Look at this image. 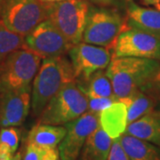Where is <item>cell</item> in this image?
<instances>
[{"label":"cell","instance_id":"6da1fadb","mask_svg":"<svg viewBox=\"0 0 160 160\" xmlns=\"http://www.w3.org/2000/svg\"><path fill=\"white\" fill-rule=\"evenodd\" d=\"M160 67V62L138 57H112L106 74L112 83L118 100L142 90Z\"/></svg>","mask_w":160,"mask_h":160},{"label":"cell","instance_id":"7a4b0ae2","mask_svg":"<svg viewBox=\"0 0 160 160\" xmlns=\"http://www.w3.org/2000/svg\"><path fill=\"white\" fill-rule=\"evenodd\" d=\"M76 82L72 65L66 55L44 59L31 86V109L38 117L58 92Z\"/></svg>","mask_w":160,"mask_h":160},{"label":"cell","instance_id":"3957f363","mask_svg":"<svg viewBox=\"0 0 160 160\" xmlns=\"http://www.w3.org/2000/svg\"><path fill=\"white\" fill-rule=\"evenodd\" d=\"M46 19L65 37L71 45L83 40L89 5L86 0H64L55 3H42Z\"/></svg>","mask_w":160,"mask_h":160},{"label":"cell","instance_id":"277c9868","mask_svg":"<svg viewBox=\"0 0 160 160\" xmlns=\"http://www.w3.org/2000/svg\"><path fill=\"white\" fill-rule=\"evenodd\" d=\"M88 110V99L76 82L64 86L38 116V124L64 126Z\"/></svg>","mask_w":160,"mask_h":160},{"label":"cell","instance_id":"5b68a950","mask_svg":"<svg viewBox=\"0 0 160 160\" xmlns=\"http://www.w3.org/2000/svg\"><path fill=\"white\" fill-rule=\"evenodd\" d=\"M42 59L25 48L16 50L0 62V92L31 86Z\"/></svg>","mask_w":160,"mask_h":160},{"label":"cell","instance_id":"8992f818","mask_svg":"<svg viewBox=\"0 0 160 160\" xmlns=\"http://www.w3.org/2000/svg\"><path fill=\"white\" fill-rule=\"evenodd\" d=\"M126 22L114 9L89 7L83 42L112 49Z\"/></svg>","mask_w":160,"mask_h":160},{"label":"cell","instance_id":"52a82bcc","mask_svg":"<svg viewBox=\"0 0 160 160\" xmlns=\"http://www.w3.org/2000/svg\"><path fill=\"white\" fill-rule=\"evenodd\" d=\"M112 57L160 60V35L125 25L112 48Z\"/></svg>","mask_w":160,"mask_h":160},{"label":"cell","instance_id":"ba28073f","mask_svg":"<svg viewBox=\"0 0 160 160\" xmlns=\"http://www.w3.org/2000/svg\"><path fill=\"white\" fill-rule=\"evenodd\" d=\"M0 19L10 30L24 37L46 15L39 0H3Z\"/></svg>","mask_w":160,"mask_h":160},{"label":"cell","instance_id":"9c48e42d","mask_svg":"<svg viewBox=\"0 0 160 160\" xmlns=\"http://www.w3.org/2000/svg\"><path fill=\"white\" fill-rule=\"evenodd\" d=\"M73 45L65 38L54 25L46 19L24 36L23 48L39 56L42 60L65 56Z\"/></svg>","mask_w":160,"mask_h":160},{"label":"cell","instance_id":"30bf717a","mask_svg":"<svg viewBox=\"0 0 160 160\" xmlns=\"http://www.w3.org/2000/svg\"><path fill=\"white\" fill-rule=\"evenodd\" d=\"M76 81L86 80L92 74L109 66L112 59L110 49L80 42L69 52Z\"/></svg>","mask_w":160,"mask_h":160},{"label":"cell","instance_id":"8fae6325","mask_svg":"<svg viewBox=\"0 0 160 160\" xmlns=\"http://www.w3.org/2000/svg\"><path fill=\"white\" fill-rule=\"evenodd\" d=\"M64 126L66 134L58 148L60 158L61 160H76L87 137L100 126L99 115L87 110L78 118Z\"/></svg>","mask_w":160,"mask_h":160},{"label":"cell","instance_id":"7c38bea8","mask_svg":"<svg viewBox=\"0 0 160 160\" xmlns=\"http://www.w3.org/2000/svg\"><path fill=\"white\" fill-rule=\"evenodd\" d=\"M31 108V86L0 92V127L19 126Z\"/></svg>","mask_w":160,"mask_h":160},{"label":"cell","instance_id":"4fadbf2b","mask_svg":"<svg viewBox=\"0 0 160 160\" xmlns=\"http://www.w3.org/2000/svg\"><path fill=\"white\" fill-rule=\"evenodd\" d=\"M99 125L112 140L119 138L128 126L126 104L118 100L103 109L99 115Z\"/></svg>","mask_w":160,"mask_h":160},{"label":"cell","instance_id":"5bb4252c","mask_svg":"<svg viewBox=\"0 0 160 160\" xmlns=\"http://www.w3.org/2000/svg\"><path fill=\"white\" fill-rule=\"evenodd\" d=\"M125 133L160 148V111L152 110L129 124Z\"/></svg>","mask_w":160,"mask_h":160},{"label":"cell","instance_id":"9a60e30c","mask_svg":"<svg viewBox=\"0 0 160 160\" xmlns=\"http://www.w3.org/2000/svg\"><path fill=\"white\" fill-rule=\"evenodd\" d=\"M126 25L160 35V10L141 7L128 0Z\"/></svg>","mask_w":160,"mask_h":160},{"label":"cell","instance_id":"2e32d148","mask_svg":"<svg viewBox=\"0 0 160 160\" xmlns=\"http://www.w3.org/2000/svg\"><path fill=\"white\" fill-rule=\"evenodd\" d=\"M112 141L99 126L87 137L76 160H107Z\"/></svg>","mask_w":160,"mask_h":160},{"label":"cell","instance_id":"e0dca14e","mask_svg":"<svg viewBox=\"0 0 160 160\" xmlns=\"http://www.w3.org/2000/svg\"><path fill=\"white\" fill-rule=\"evenodd\" d=\"M65 134L66 128L64 126L38 123L29 131L27 137V144L45 148H55L62 141Z\"/></svg>","mask_w":160,"mask_h":160},{"label":"cell","instance_id":"ac0fdd59","mask_svg":"<svg viewBox=\"0 0 160 160\" xmlns=\"http://www.w3.org/2000/svg\"><path fill=\"white\" fill-rule=\"evenodd\" d=\"M118 141L131 160H160V148L154 144L126 133Z\"/></svg>","mask_w":160,"mask_h":160},{"label":"cell","instance_id":"d6986e66","mask_svg":"<svg viewBox=\"0 0 160 160\" xmlns=\"http://www.w3.org/2000/svg\"><path fill=\"white\" fill-rule=\"evenodd\" d=\"M118 101L126 104L127 122L129 125L152 111L158 100L147 92L138 90L131 95L119 99Z\"/></svg>","mask_w":160,"mask_h":160},{"label":"cell","instance_id":"ffe728a7","mask_svg":"<svg viewBox=\"0 0 160 160\" xmlns=\"http://www.w3.org/2000/svg\"><path fill=\"white\" fill-rule=\"evenodd\" d=\"M78 86L87 97H116L112 83L104 69L98 70L86 80H77Z\"/></svg>","mask_w":160,"mask_h":160},{"label":"cell","instance_id":"44dd1931","mask_svg":"<svg viewBox=\"0 0 160 160\" xmlns=\"http://www.w3.org/2000/svg\"><path fill=\"white\" fill-rule=\"evenodd\" d=\"M21 139V130L16 126L0 129V160H11L16 153Z\"/></svg>","mask_w":160,"mask_h":160},{"label":"cell","instance_id":"7402d4cb","mask_svg":"<svg viewBox=\"0 0 160 160\" xmlns=\"http://www.w3.org/2000/svg\"><path fill=\"white\" fill-rule=\"evenodd\" d=\"M24 46V37L12 31L0 19V62Z\"/></svg>","mask_w":160,"mask_h":160},{"label":"cell","instance_id":"603a6c76","mask_svg":"<svg viewBox=\"0 0 160 160\" xmlns=\"http://www.w3.org/2000/svg\"><path fill=\"white\" fill-rule=\"evenodd\" d=\"M23 160H61L59 149L27 144Z\"/></svg>","mask_w":160,"mask_h":160},{"label":"cell","instance_id":"cb8c5ba5","mask_svg":"<svg viewBox=\"0 0 160 160\" xmlns=\"http://www.w3.org/2000/svg\"><path fill=\"white\" fill-rule=\"evenodd\" d=\"M87 99H88V111L96 115H100L103 109L108 108L112 103L118 101L116 97H87Z\"/></svg>","mask_w":160,"mask_h":160},{"label":"cell","instance_id":"d4e9b609","mask_svg":"<svg viewBox=\"0 0 160 160\" xmlns=\"http://www.w3.org/2000/svg\"><path fill=\"white\" fill-rule=\"evenodd\" d=\"M107 160H131L128 155L126 154L125 149L121 146L118 139L112 141V145L109 150Z\"/></svg>","mask_w":160,"mask_h":160},{"label":"cell","instance_id":"484cf974","mask_svg":"<svg viewBox=\"0 0 160 160\" xmlns=\"http://www.w3.org/2000/svg\"><path fill=\"white\" fill-rule=\"evenodd\" d=\"M142 90L152 94L157 100H160V67L154 77Z\"/></svg>","mask_w":160,"mask_h":160},{"label":"cell","instance_id":"4316f807","mask_svg":"<svg viewBox=\"0 0 160 160\" xmlns=\"http://www.w3.org/2000/svg\"><path fill=\"white\" fill-rule=\"evenodd\" d=\"M92 2L100 5V6H113V5H117L119 0H91Z\"/></svg>","mask_w":160,"mask_h":160},{"label":"cell","instance_id":"83f0119b","mask_svg":"<svg viewBox=\"0 0 160 160\" xmlns=\"http://www.w3.org/2000/svg\"><path fill=\"white\" fill-rule=\"evenodd\" d=\"M142 3L145 6H155L160 8V0H142Z\"/></svg>","mask_w":160,"mask_h":160},{"label":"cell","instance_id":"f1b7e54d","mask_svg":"<svg viewBox=\"0 0 160 160\" xmlns=\"http://www.w3.org/2000/svg\"><path fill=\"white\" fill-rule=\"evenodd\" d=\"M11 160H22V152H17V153H15Z\"/></svg>","mask_w":160,"mask_h":160},{"label":"cell","instance_id":"f546056e","mask_svg":"<svg viewBox=\"0 0 160 160\" xmlns=\"http://www.w3.org/2000/svg\"><path fill=\"white\" fill-rule=\"evenodd\" d=\"M41 3H55V2H60V1H64V0H39Z\"/></svg>","mask_w":160,"mask_h":160},{"label":"cell","instance_id":"4dcf8cb0","mask_svg":"<svg viewBox=\"0 0 160 160\" xmlns=\"http://www.w3.org/2000/svg\"><path fill=\"white\" fill-rule=\"evenodd\" d=\"M2 1H3V0H0V12H1V6H2Z\"/></svg>","mask_w":160,"mask_h":160}]
</instances>
